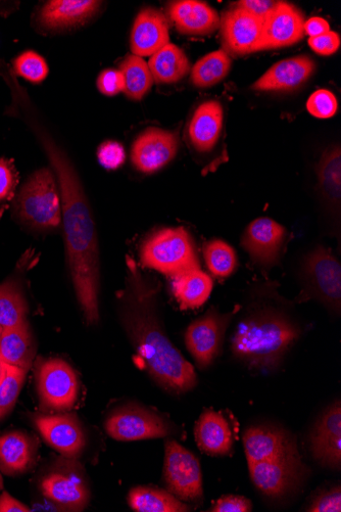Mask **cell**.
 <instances>
[{
	"mask_svg": "<svg viewBox=\"0 0 341 512\" xmlns=\"http://www.w3.org/2000/svg\"><path fill=\"white\" fill-rule=\"evenodd\" d=\"M37 141L53 169L61 195L68 263L78 303L88 324L100 321V254L95 223L82 181L50 130Z\"/></svg>",
	"mask_w": 341,
	"mask_h": 512,
	"instance_id": "6da1fadb",
	"label": "cell"
},
{
	"mask_svg": "<svg viewBox=\"0 0 341 512\" xmlns=\"http://www.w3.org/2000/svg\"><path fill=\"white\" fill-rule=\"evenodd\" d=\"M127 267L126 288L120 297L123 327L151 378L171 394L187 393L198 385L197 372L164 331L157 313L159 289L132 259Z\"/></svg>",
	"mask_w": 341,
	"mask_h": 512,
	"instance_id": "7a4b0ae2",
	"label": "cell"
},
{
	"mask_svg": "<svg viewBox=\"0 0 341 512\" xmlns=\"http://www.w3.org/2000/svg\"><path fill=\"white\" fill-rule=\"evenodd\" d=\"M254 485L272 498L284 497L302 485L308 469L296 440L282 429L254 427L243 435Z\"/></svg>",
	"mask_w": 341,
	"mask_h": 512,
	"instance_id": "3957f363",
	"label": "cell"
},
{
	"mask_svg": "<svg viewBox=\"0 0 341 512\" xmlns=\"http://www.w3.org/2000/svg\"><path fill=\"white\" fill-rule=\"evenodd\" d=\"M301 335L285 316L262 311L241 321L232 341L234 356L254 368H276Z\"/></svg>",
	"mask_w": 341,
	"mask_h": 512,
	"instance_id": "277c9868",
	"label": "cell"
},
{
	"mask_svg": "<svg viewBox=\"0 0 341 512\" xmlns=\"http://www.w3.org/2000/svg\"><path fill=\"white\" fill-rule=\"evenodd\" d=\"M17 220L36 231H51L62 222V202L52 168L35 171L23 184L13 202Z\"/></svg>",
	"mask_w": 341,
	"mask_h": 512,
	"instance_id": "5b68a950",
	"label": "cell"
},
{
	"mask_svg": "<svg viewBox=\"0 0 341 512\" xmlns=\"http://www.w3.org/2000/svg\"><path fill=\"white\" fill-rule=\"evenodd\" d=\"M140 258L145 267L172 278L200 267L196 246L183 227L157 231L142 245Z\"/></svg>",
	"mask_w": 341,
	"mask_h": 512,
	"instance_id": "8992f818",
	"label": "cell"
},
{
	"mask_svg": "<svg viewBox=\"0 0 341 512\" xmlns=\"http://www.w3.org/2000/svg\"><path fill=\"white\" fill-rule=\"evenodd\" d=\"M35 378L40 403L45 410L66 412L75 406L80 382L69 363L58 358L39 359L35 365Z\"/></svg>",
	"mask_w": 341,
	"mask_h": 512,
	"instance_id": "52a82bcc",
	"label": "cell"
},
{
	"mask_svg": "<svg viewBox=\"0 0 341 512\" xmlns=\"http://www.w3.org/2000/svg\"><path fill=\"white\" fill-rule=\"evenodd\" d=\"M43 496L66 511H82L90 501V489L83 469L76 460L67 458L40 481Z\"/></svg>",
	"mask_w": 341,
	"mask_h": 512,
	"instance_id": "ba28073f",
	"label": "cell"
},
{
	"mask_svg": "<svg viewBox=\"0 0 341 512\" xmlns=\"http://www.w3.org/2000/svg\"><path fill=\"white\" fill-rule=\"evenodd\" d=\"M164 481L168 491L183 502H201L204 497L199 459L174 440L166 443Z\"/></svg>",
	"mask_w": 341,
	"mask_h": 512,
	"instance_id": "9c48e42d",
	"label": "cell"
},
{
	"mask_svg": "<svg viewBox=\"0 0 341 512\" xmlns=\"http://www.w3.org/2000/svg\"><path fill=\"white\" fill-rule=\"evenodd\" d=\"M108 435L117 441L159 439L172 433L171 425L158 413L138 405L114 410L105 423Z\"/></svg>",
	"mask_w": 341,
	"mask_h": 512,
	"instance_id": "30bf717a",
	"label": "cell"
},
{
	"mask_svg": "<svg viewBox=\"0 0 341 512\" xmlns=\"http://www.w3.org/2000/svg\"><path fill=\"white\" fill-rule=\"evenodd\" d=\"M304 281L307 293L334 311L341 306V265L330 250L317 248L305 260Z\"/></svg>",
	"mask_w": 341,
	"mask_h": 512,
	"instance_id": "8fae6325",
	"label": "cell"
},
{
	"mask_svg": "<svg viewBox=\"0 0 341 512\" xmlns=\"http://www.w3.org/2000/svg\"><path fill=\"white\" fill-rule=\"evenodd\" d=\"M238 309L226 314L211 309L205 316L189 325L185 344L200 367L210 366L220 355L228 325Z\"/></svg>",
	"mask_w": 341,
	"mask_h": 512,
	"instance_id": "7c38bea8",
	"label": "cell"
},
{
	"mask_svg": "<svg viewBox=\"0 0 341 512\" xmlns=\"http://www.w3.org/2000/svg\"><path fill=\"white\" fill-rule=\"evenodd\" d=\"M102 4L95 0H52L34 12L32 26L42 34L78 27L96 15Z\"/></svg>",
	"mask_w": 341,
	"mask_h": 512,
	"instance_id": "4fadbf2b",
	"label": "cell"
},
{
	"mask_svg": "<svg viewBox=\"0 0 341 512\" xmlns=\"http://www.w3.org/2000/svg\"><path fill=\"white\" fill-rule=\"evenodd\" d=\"M264 20L233 6L220 19L224 52L242 57L256 53L262 38Z\"/></svg>",
	"mask_w": 341,
	"mask_h": 512,
	"instance_id": "5bb4252c",
	"label": "cell"
},
{
	"mask_svg": "<svg viewBox=\"0 0 341 512\" xmlns=\"http://www.w3.org/2000/svg\"><path fill=\"white\" fill-rule=\"evenodd\" d=\"M33 421L46 443L66 458L75 459L83 453L87 439L76 415L72 413L39 414Z\"/></svg>",
	"mask_w": 341,
	"mask_h": 512,
	"instance_id": "9a60e30c",
	"label": "cell"
},
{
	"mask_svg": "<svg viewBox=\"0 0 341 512\" xmlns=\"http://www.w3.org/2000/svg\"><path fill=\"white\" fill-rule=\"evenodd\" d=\"M305 17L296 6L278 2L264 19L263 33L256 53L288 48L305 36Z\"/></svg>",
	"mask_w": 341,
	"mask_h": 512,
	"instance_id": "2e32d148",
	"label": "cell"
},
{
	"mask_svg": "<svg viewBox=\"0 0 341 512\" xmlns=\"http://www.w3.org/2000/svg\"><path fill=\"white\" fill-rule=\"evenodd\" d=\"M178 136L161 128H148L135 139L131 160L137 170L154 173L168 165L177 155Z\"/></svg>",
	"mask_w": 341,
	"mask_h": 512,
	"instance_id": "e0dca14e",
	"label": "cell"
},
{
	"mask_svg": "<svg viewBox=\"0 0 341 512\" xmlns=\"http://www.w3.org/2000/svg\"><path fill=\"white\" fill-rule=\"evenodd\" d=\"M287 231L270 218L253 221L243 234L241 245L253 261L263 267L278 263Z\"/></svg>",
	"mask_w": 341,
	"mask_h": 512,
	"instance_id": "ac0fdd59",
	"label": "cell"
},
{
	"mask_svg": "<svg viewBox=\"0 0 341 512\" xmlns=\"http://www.w3.org/2000/svg\"><path fill=\"white\" fill-rule=\"evenodd\" d=\"M314 458L331 470L341 467V405L334 403L321 416L311 436Z\"/></svg>",
	"mask_w": 341,
	"mask_h": 512,
	"instance_id": "d6986e66",
	"label": "cell"
},
{
	"mask_svg": "<svg viewBox=\"0 0 341 512\" xmlns=\"http://www.w3.org/2000/svg\"><path fill=\"white\" fill-rule=\"evenodd\" d=\"M169 24L159 10L146 8L136 17L130 49L134 56H153L169 43Z\"/></svg>",
	"mask_w": 341,
	"mask_h": 512,
	"instance_id": "ffe728a7",
	"label": "cell"
},
{
	"mask_svg": "<svg viewBox=\"0 0 341 512\" xmlns=\"http://www.w3.org/2000/svg\"><path fill=\"white\" fill-rule=\"evenodd\" d=\"M316 64L308 56L282 60L273 65L253 85L256 91H289L301 87L314 74Z\"/></svg>",
	"mask_w": 341,
	"mask_h": 512,
	"instance_id": "44dd1931",
	"label": "cell"
},
{
	"mask_svg": "<svg viewBox=\"0 0 341 512\" xmlns=\"http://www.w3.org/2000/svg\"><path fill=\"white\" fill-rule=\"evenodd\" d=\"M169 17L176 29L189 36H207L220 27L218 13L207 3L180 0L169 6Z\"/></svg>",
	"mask_w": 341,
	"mask_h": 512,
	"instance_id": "7402d4cb",
	"label": "cell"
},
{
	"mask_svg": "<svg viewBox=\"0 0 341 512\" xmlns=\"http://www.w3.org/2000/svg\"><path fill=\"white\" fill-rule=\"evenodd\" d=\"M223 120V107L218 101L200 105L188 125L191 146L203 154L213 151L221 136Z\"/></svg>",
	"mask_w": 341,
	"mask_h": 512,
	"instance_id": "603a6c76",
	"label": "cell"
},
{
	"mask_svg": "<svg viewBox=\"0 0 341 512\" xmlns=\"http://www.w3.org/2000/svg\"><path fill=\"white\" fill-rule=\"evenodd\" d=\"M194 436L200 449L209 455H227L233 447V435L228 421L214 410L204 411L194 429Z\"/></svg>",
	"mask_w": 341,
	"mask_h": 512,
	"instance_id": "cb8c5ba5",
	"label": "cell"
},
{
	"mask_svg": "<svg viewBox=\"0 0 341 512\" xmlns=\"http://www.w3.org/2000/svg\"><path fill=\"white\" fill-rule=\"evenodd\" d=\"M37 445L28 435L12 432L0 437V471L8 476L27 473L35 463Z\"/></svg>",
	"mask_w": 341,
	"mask_h": 512,
	"instance_id": "d4e9b609",
	"label": "cell"
},
{
	"mask_svg": "<svg viewBox=\"0 0 341 512\" xmlns=\"http://www.w3.org/2000/svg\"><path fill=\"white\" fill-rule=\"evenodd\" d=\"M35 352V341L28 321L19 327L3 330L0 336V359L5 363L28 372L32 367Z\"/></svg>",
	"mask_w": 341,
	"mask_h": 512,
	"instance_id": "484cf974",
	"label": "cell"
},
{
	"mask_svg": "<svg viewBox=\"0 0 341 512\" xmlns=\"http://www.w3.org/2000/svg\"><path fill=\"white\" fill-rule=\"evenodd\" d=\"M213 287L211 276L202 271L200 267L173 277V294L183 310L203 306L210 298Z\"/></svg>",
	"mask_w": 341,
	"mask_h": 512,
	"instance_id": "4316f807",
	"label": "cell"
},
{
	"mask_svg": "<svg viewBox=\"0 0 341 512\" xmlns=\"http://www.w3.org/2000/svg\"><path fill=\"white\" fill-rule=\"evenodd\" d=\"M148 65L154 80L161 84L177 83L190 71L185 53L173 43L153 55Z\"/></svg>",
	"mask_w": 341,
	"mask_h": 512,
	"instance_id": "83f0119b",
	"label": "cell"
},
{
	"mask_svg": "<svg viewBox=\"0 0 341 512\" xmlns=\"http://www.w3.org/2000/svg\"><path fill=\"white\" fill-rule=\"evenodd\" d=\"M130 507L137 512H186L190 508L168 490L152 487L133 488L128 495Z\"/></svg>",
	"mask_w": 341,
	"mask_h": 512,
	"instance_id": "f1b7e54d",
	"label": "cell"
},
{
	"mask_svg": "<svg viewBox=\"0 0 341 512\" xmlns=\"http://www.w3.org/2000/svg\"><path fill=\"white\" fill-rule=\"evenodd\" d=\"M124 78V93L132 101H141L154 84V78L142 58L130 55L120 65Z\"/></svg>",
	"mask_w": 341,
	"mask_h": 512,
	"instance_id": "f546056e",
	"label": "cell"
},
{
	"mask_svg": "<svg viewBox=\"0 0 341 512\" xmlns=\"http://www.w3.org/2000/svg\"><path fill=\"white\" fill-rule=\"evenodd\" d=\"M28 306L16 282L0 285V327L11 329L27 321Z\"/></svg>",
	"mask_w": 341,
	"mask_h": 512,
	"instance_id": "4dcf8cb0",
	"label": "cell"
},
{
	"mask_svg": "<svg viewBox=\"0 0 341 512\" xmlns=\"http://www.w3.org/2000/svg\"><path fill=\"white\" fill-rule=\"evenodd\" d=\"M231 65L230 56L223 50L210 53L194 65L191 81L200 88L212 87L227 77Z\"/></svg>",
	"mask_w": 341,
	"mask_h": 512,
	"instance_id": "1f68e13d",
	"label": "cell"
},
{
	"mask_svg": "<svg viewBox=\"0 0 341 512\" xmlns=\"http://www.w3.org/2000/svg\"><path fill=\"white\" fill-rule=\"evenodd\" d=\"M318 180L324 198L332 205L341 198V151L334 147L323 155L318 166Z\"/></svg>",
	"mask_w": 341,
	"mask_h": 512,
	"instance_id": "d6a6232c",
	"label": "cell"
},
{
	"mask_svg": "<svg viewBox=\"0 0 341 512\" xmlns=\"http://www.w3.org/2000/svg\"><path fill=\"white\" fill-rule=\"evenodd\" d=\"M204 254L210 271L217 277H228L237 267L234 249L221 240L209 242Z\"/></svg>",
	"mask_w": 341,
	"mask_h": 512,
	"instance_id": "836d02e7",
	"label": "cell"
},
{
	"mask_svg": "<svg viewBox=\"0 0 341 512\" xmlns=\"http://www.w3.org/2000/svg\"><path fill=\"white\" fill-rule=\"evenodd\" d=\"M19 183L20 173L14 159L0 158V220L13 204Z\"/></svg>",
	"mask_w": 341,
	"mask_h": 512,
	"instance_id": "e575fe53",
	"label": "cell"
},
{
	"mask_svg": "<svg viewBox=\"0 0 341 512\" xmlns=\"http://www.w3.org/2000/svg\"><path fill=\"white\" fill-rule=\"evenodd\" d=\"M27 371L8 364L6 379L0 384V420L14 408L23 385Z\"/></svg>",
	"mask_w": 341,
	"mask_h": 512,
	"instance_id": "d590c367",
	"label": "cell"
},
{
	"mask_svg": "<svg viewBox=\"0 0 341 512\" xmlns=\"http://www.w3.org/2000/svg\"><path fill=\"white\" fill-rule=\"evenodd\" d=\"M13 70L17 76L23 77L32 83H41L50 72L45 60L32 51L21 54L14 61Z\"/></svg>",
	"mask_w": 341,
	"mask_h": 512,
	"instance_id": "8d00e7d4",
	"label": "cell"
},
{
	"mask_svg": "<svg viewBox=\"0 0 341 512\" xmlns=\"http://www.w3.org/2000/svg\"><path fill=\"white\" fill-rule=\"evenodd\" d=\"M338 104L333 93L320 89L313 93L307 103L309 113L319 119H328L337 112Z\"/></svg>",
	"mask_w": 341,
	"mask_h": 512,
	"instance_id": "74e56055",
	"label": "cell"
},
{
	"mask_svg": "<svg viewBox=\"0 0 341 512\" xmlns=\"http://www.w3.org/2000/svg\"><path fill=\"white\" fill-rule=\"evenodd\" d=\"M97 88L107 97H115L124 91V78L120 70L107 69L97 78Z\"/></svg>",
	"mask_w": 341,
	"mask_h": 512,
	"instance_id": "f35d334b",
	"label": "cell"
},
{
	"mask_svg": "<svg viewBox=\"0 0 341 512\" xmlns=\"http://www.w3.org/2000/svg\"><path fill=\"white\" fill-rule=\"evenodd\" d=\"M99 160L101 164L107 169H118L125 162V151L124 148L117 142H106L100 149Z\"/></svg>",
	"mask_w": 341,
	"mask_h": 512,
	"instance_id": "ab89813d",
	"label": "cell"
},
{
	"mask_svg": "<svg viewBox=\"0 0 341 512\" xmlns=\"http://www.w3.org/2000/svg\"><path fill=\"white\" fill-rule=\"evenodd\" d=\"M308 511L311 512H340L341 511V490L334 487L316 497Z\"/></svg>",
	"mask_w": 341,
	"mask_h": 512,
	"instance_id": "60d3db41",
	"label": "cell"
},
{
	"mask_svg": "<svg viewBox=\"0 0 341 512\" xmlns=\"http://www.w3.org/2000/svg\"><path fill=\"white\" fill-rule=\"evenodd\" d=\"M310 48L320 56L335 54L340 46V37L335 32H327L323 35L309 39Z\"/></svg>",
	"mask_w": 341,
	"mask_h": 512,
	"instance_id": "b9f144b4",
	"label": "cell"
},
{
	"mask_svg": "<svg viewBox=\"0 0 341 512\" xmlns=\"http://www.w3.org/2000/svg\"><path fill=\"white\" fill-rule=\"evenodd\" d=\"M252 501L243 496L228 495L217 501L210 511L213 512H251Z\"/></svg>",
	"mask_w": 341,
	"mask_h": 512,
	"instance_id": "7bdbcfd3",
	"label": "cell"
},
{
	"mask_svg": "<svg viewBox=\"0 0 341 512\" xmlns=\"http://www.w3.org/2000/svg\"><path fill=\"white\" fill-rule=\"evenodd\" d=\"M277 4L278 2H269V0H241L233 6L264 20Z\"/></svg>",
	"mask_w": 341,
	"mask_h": 512,
	"instance_id": "ee69618b",
	"label": "cell"
},
{
	"mask_svg": "<svg viewBox=\"0 0 341 512\" xmlns=\"http://www.w3.org/2000/svg\"><path fill=\"white\" fill-rule=\"evenodd\" d=\"M31 509L12 497L9 493L3 492L0 495V512H29Z\"/></svg>",
	"mask_w": 341,
	"mask_h": 512,
	"instance_id": "f6af8a7d",
	"label": "cell"
},
{
	"mask_svg": "<svg viewBox=\"0 0 341 512\" xmlns=\"http://www.w3.org/2000/svg\"><path fill=\"white\" fill-rule=\"evenodd\" d=\"M304 31L312 38L329 32L330 26L323 18L315 17L305 22Z\"/></svg>",
	"mask_w": 341,
	"mask_h": 512,
	"instance_id": "bcb514c9",
	"label": "cell"
},
{
	"mask_svg": "<svg viewBox=\"0 0 341 512\" xmlns=\"http://www.w3.org/2000/svg\"><path fill=\"white\" fill-rule=\"evenodd\" d=\"M20 7L19 2H0V16L8 18Z\"/></svg>",
	"mask_w": 341,
	"mask_h": 512,
	"instance_id": "7dc6e473",
	"label": "cell"
},
{
	"mask_svg": "<svg viewBox=\"0 0 341 512\" xmlns=\"http://www.w3.org/2000/svg\"><path fill=\"white\" fill-rule=\"evenodd\" d=\"M8 372V364L5 363L2 359H0V384L4 382L6 379Z\"/></svg>",
	"mask_w": 341,
	"mask_h": 512,
	"instance_id": "c3c4849f",
	"label": "cell"
},
{
	"mask_svg": "<svg viewBox=\"0 0 341 512\" xmlns=\"http://www.w3.org/2000/svg\"><path fill=\"white\" fill-rule=\"evenodd\" d=\"M4 488V480L2 478V476H0V491H2Z\"/></svg>",
	"mask_w": 341,
	"mask_h": 512,
	"instance_id": "681fc988",
	"label": "cell"
},
{
	"mask_svg": "<svg viewBox=\"0 0 341 512\" xmlns=\"http://www.w3.org/2000/svg\"><path fill=\"white\" fill-rule=\"evenodd\" d=\"M3 330L4 329L2 327H0V336H2Z\"/></svg>",
	"mask_w": 341,
	"mask_h": 512,
	"instance_id": "f907efd6",
	"label": "cell"
}]
</instances>
